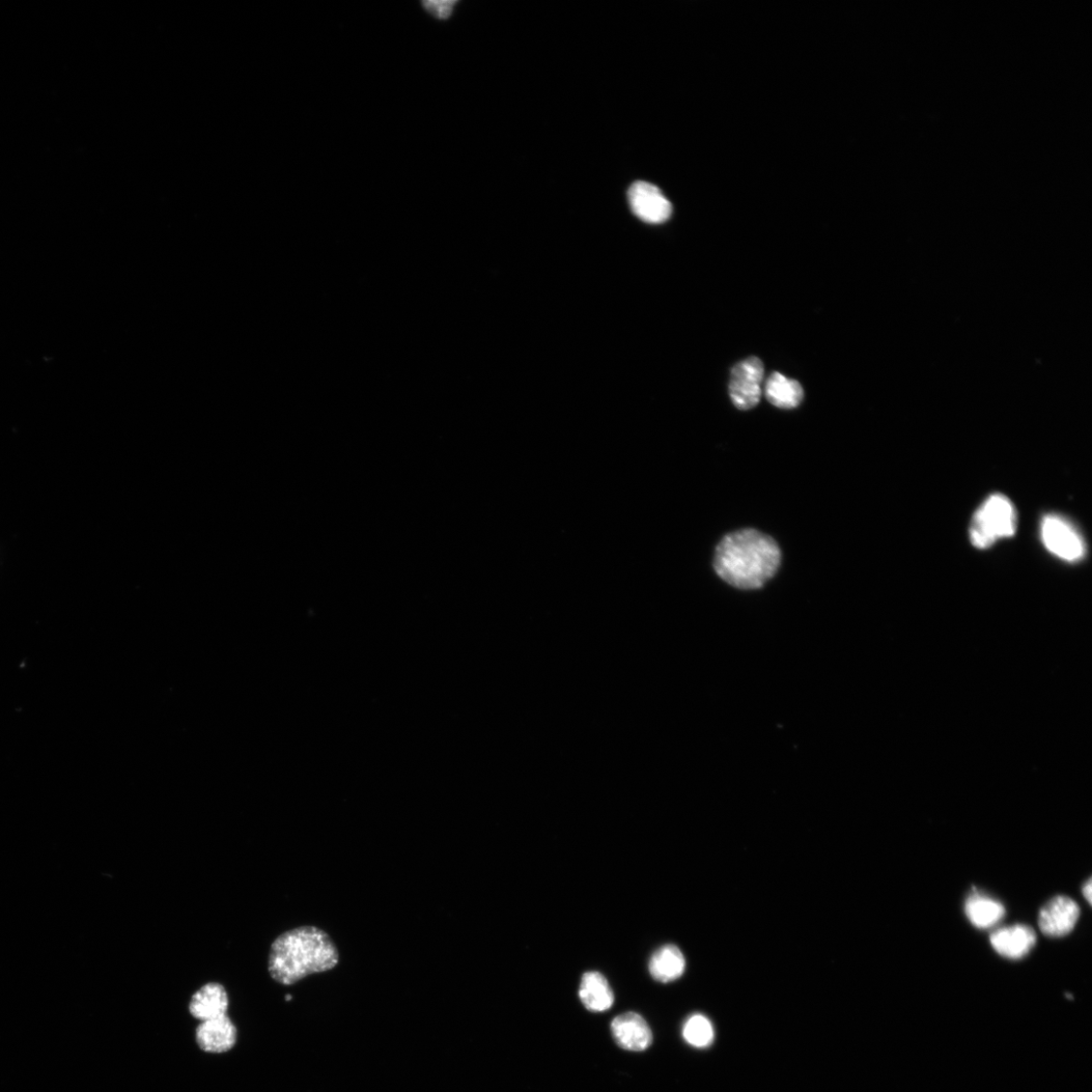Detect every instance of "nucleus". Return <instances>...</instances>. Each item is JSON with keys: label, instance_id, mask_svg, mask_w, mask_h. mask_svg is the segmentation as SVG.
Here are the masks:
<instances>
[{"label": "nucleus", "instance_id": "nucleus-7", "mask_svg": "<svg viewBox=\"0 0 1092 1092\" xmlns=\"http://www.w3.org/2000/svg\"><path fill=\"white\" fill-rule=\"evenodd\" d=\"M1079 915V907L1073 900L1057 896L1041 910L1039 927L1048 937H1064L1074 929Z\"/></svg>", "mask_w": 1092, "mask_h": 1092}, {"label": "nucleus", "instance_id": "nucleus-14", "mask_svg": "<svg viewBox=\"0 0 1092 1092\" xmlns=\"http://www.w3.org/2000/svg\"><path fill=\"white\" fill-rule=\"evenodd\" d=\"M685 969V957L674 945H666L656 950L649 964L652 977L662 984L675 982L684 974Z\"/></svg>", "mask_w": 1092, "mask_h": 1092}, {"label": "nucleus", "instance_id": "nucleus-12", "mask_svg": "<svg viewBox=\"0 0 1092 1092\" xmlns=\"http://www.w3.org/2000/svg\"><path fill=\"white\" fill-rule=\"evenodd\" d=\"M579 996L586 1009L594 1013L606 1012L614 1003V993L608 980L595 971L583 975Z\"/></svg>", "mask_w": 1092, "mask_h": 1092}, {"label": "nucleus", "instance_id": "nucleus-6", "mask_svg": "<svg viewBox=\"0 0 1092 1092\" xmlns=\"http://www.w3.org/2000/svg\"><path fill=\"white\" fill-rule=\"evenodd\" d=\"M628 202L633 214L649 223H663L667 221L673 207L662 190L646 182H638L628 190Z\"/></svg>", "mask_w": 1092, "mask_h": 1092}, {"label": "nucleus", "instance_id": "nucleus-18", "mask_svg": "<svg viewBox=\"0 0 1092 1092\" xmlns=\"http://www.w3.org/2000/svg\"><path fill=\"white\" fill-rule=\"evenodd\" d=\"M1083 895H1084L1085 900L1088 902V904L1091 905V899H1092V880L1091 879H1088V881L1084 884Z\"/></svg>", "mask_w": 1092, "mask_h": 1092}, {"label": "nucleus", "instance_id": "nucleus-1", "mask_svg": "<svg viewBox=\"0 0 1092 1092\" xmlns=\"http://www.w3.org/2000/svg\"><path fill=\"white\" fill-rule=\"evenodd\" d=\"M781 550L777 543L754 529L732 532L715 549L714 570L719 578L741 590L760 589L778 572Z\"/></svg>", "mask_w": 1092, "mask_h": 1092}, {"label": "nucleus", "instance_id": "nucleus-16", "mask_svg": "<svg viewBox=\"0 0 1092 1092\" xmlns=\"http://www.w3.org/2000/svg\"><path fill=\"white\" fill-rule=\"evenodd\" d=\"M714 1035L713 1025L704 1015L690 1017L683 1027V1038L694 1048L709 1047L713 1043Z\"/></svg>", "mask_w": 1092, "mask_h": 1092}, {"label": "nucleus", "instance_id": "nucleus-8", "mask_svg": "<svg viewBox=\"0 0 1092 1092\" xmlns=\"http://www.w3.org/2000/svg\"><path fill=\"white\" fill-rule=\"evenodd\" d=\"M238 1031L228 1015L200 1022L195 1030V1042L206 1053L222 1054L232 1050L237 1043Z\"/></svg>", "mask_w": 1092, "mask_h": 1092}, {"label": "nucleus", "instance_id": "nucleus-13", "mask_svg": "<svg viewBox=\"0 0 1092 1092\" xmlns=\"http://www.w3.org/2000/svg\"><path fill=\"white\" fill-rule=\"evenodd\" d=\"M764 393L773 406L784 410L797 408L804 398V389L801 384L780 373H773L767 379Z\"/></svg>", "mask_w": 1092, "mask_h": 1092}, {"label": "nucleus", "instance_id": "nucleus-10", "mask_svg": "<svg viewBox=\"0 0 1092 1092\" xmlns=\"http://www.w3.org/2000/svg\"><path fill=\"white\" fill-rule=\"evenodd\" d=\"M229 996L225 988L219 983H209L192 995L188 1011L191 1017L200 1022L228 1015Z\"/></svg>", "mask_w": 1092, "mask_h": 1092}, {"label": "nucleus", "instance_id": "nucleus-9", "mask_svg": "<svg viewBox=\"0 0 1092 1092\" xmlns=\"http://www.w3.org/2000/svg\"><path fill=\"white\" fill-rule=\"evenodd\" d=\"M613 1038L621 1048L641 1052L653 1043V1032L645 1019L636 1013H627L615 1018L611 1024Z\"/></svg>", "mask_w": 1092, "mask_h": 1092}, {"label": "nucleus", "instance_id": "nucleus-11", "mask_svg": "<svg viewBox=\"0 0 1092 1092\" xmlns=\"http://www.w3.org/2000/svg\"><path fill=\"white\" fill-rule=\"evenodd\" d=\"M1035 942H1037V936L1031 927L1026 925L1003 928L991 936V943L997 953L1013 960L1027 956Z\"/></svg>", "mask_w": 1092, "mask_h": 1092}, {"label": "nucleus", "instance_id": "nucleus-4", "mask_svg": "<svg viewBox=\"0 0 1092 1092\" xmlns=\"http://www.w3.org/2000/svg\"><path fill=\"white\" fill-rule=\"evenodd\" d=\"M764 377V363L757 356H749L736 364L731 372L728 391L738 409L750 410L760 403Z\"/></svg>", "mask_w": 1092, "mask_h": 1092}, {"label": "nucleus", "instance_id": "nucleus-3", "mask_svg": "<svg viewBox=\"0 0 1092 1092\" xmlns=\"http://www.w3.org/2000/svg\"><path fill=\"white\" fill-rule=\"evenodd\" d=\"M1016 529L1017 514L1012 502L1002 495H992L973 517L971 543L977 548H988L999 539L1013 537Z\"/></svg>", "mask_w": 1092, "mask_h": 1092}, {"label": "nucleus", "instance_id": "nucleus-5", "mask_svg": "<svg viewBox=\"0 0 1092 1092\" xmlns=\"http://www.w3.org/2000/svg\"><path fill=\"white\" fill-rule=\"evenodd\" d=\"M1041 536L1047 549L1068 562H1077L1085 554V546L1077 531L1063 518L1046 516L1041 525Z\"/></svg>", "mask_w": 1092, "mask_h": 1092}, {"label": "nucleus", "instance_id": "nucleus-2", "mask_svg": "<svg viewBox=\"0 0 1092 1092\" xmlns=\"http://www.w3.org/2000/svg\"><path fill=\"white\" fill-rule=\"evenodd\" d=\"M341 959L338 946L323 930L303 926L279 935L271 944L268 972L281 986H294L307 976L333 970Z\"/></svg>", "mask_w": 1092, "mask_h": 1092}, {"label": "nucleus", "instance_id": "nucleus-17", "mask_svg": "<svg viewBox=\"0 0 1092 1092\" xmlns=\"http://www.w3.org/2000/svg\"><path fill=\"white\" fill-rule=\"evenodd\" d=\"M458 3L454 0H427L424 2V9L437 20L450 19Z\"/></svg>", "mask_w": 1092, "mask_h": 1092}, {"label": "nucleus", "instance_id": "nucleus-15", "mask_svg": "<svg viewBox=\"0 0 1092 1092\" xmlns=\"http://www.w3.org/2000/svg\"><path fill=\"white\" fill-rule=\"evenodd\" d=\"M965 912L973 926L978 929H990L1003 918L1005 909L1000 903L976 894L966 902Z\"/></svg>", "mask_w": 1092, "mask_h": 1092}]
</instances>
